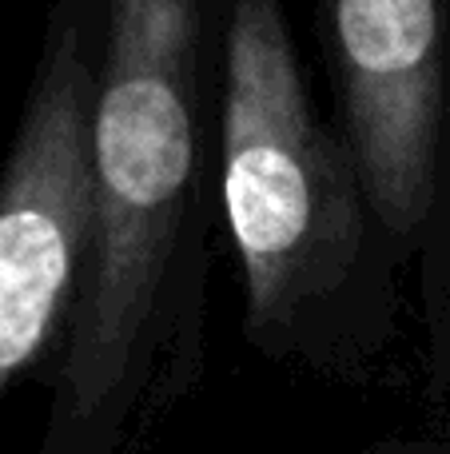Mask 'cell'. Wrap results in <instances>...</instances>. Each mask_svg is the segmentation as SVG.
Returning <instances> with one entry per match:
<instances>
[{
    "label": "cell",
    "instance_id": "6da1fadb",
    "mask_svg": "<svg viewBox=\"0 0 450 454\" xmlns=\"http://www.w3.org/2000/svg\"><path fill=\"white\" fill-rule=\"evenodd\" d=\"M215 220L207 0H104L84 247L36 454H151L204 375Z\"/></svg>",
    "mask_w": 450,
    "mask_h": 454
},
{
    "label": "cell",
    "instance_id": "7a4b0ae2",
    "mask_svg": "<svg viewBox=\"0 0 450 454\" xmlns=\"http://www.w3.org/2000/svg\"><path fill=\"white\" fill-rule=\"evenodd\" d=\"M215 180L247 347L335 383L379 375L407 271L339 128L311 104L279 0L220 8Z\"/></svg>",
    "mask_w": 450,
    "mask_h": 454
},
{
    "label": "cell",
    "instance_id": "3957f363",
    "mask_svg": "<svg viewBox=\"0 0 450 454\" xmlns=\"http://www.w3.org/2000/svg\"><path fill=\"white\" fill-rule=\"evenodd\" d=\"M335 128L395 239L431 395L450 391V28L443 0H319Z\"/></svg>",
    "mask_w": 450,
    "mask_h": 454
},
{
    "label": "cell",
    "instance_id": "277c9868",
    "mask_svg": "<svg viewBox=\"0 0 450 454\" xmlns=\"http://www.w3.org/2000/svg\"><path fill=\"white\" fill-rule=\"evenodd\" d=\"M104 0H56L0 164V395L48 359L88 223V132Z\"/></svg>",
    "mask_w": 450,
    "mask_h": 454
},
{
    "label": "cell",
    "instance_id": "5b68a950",
    "mask_svg": "<svg viewBox=\"0 0 450 454\" xmlns=\"http://www.w3.org/2000/svg\"><path fill=\"white\" fill-rule=\"evenodd\" d=\"M355 454H450V415H438L419 427H395L367 439Z\"/></svg>",
    "mask_w": 450,
    "mask_h": 454
}]
</instances>
